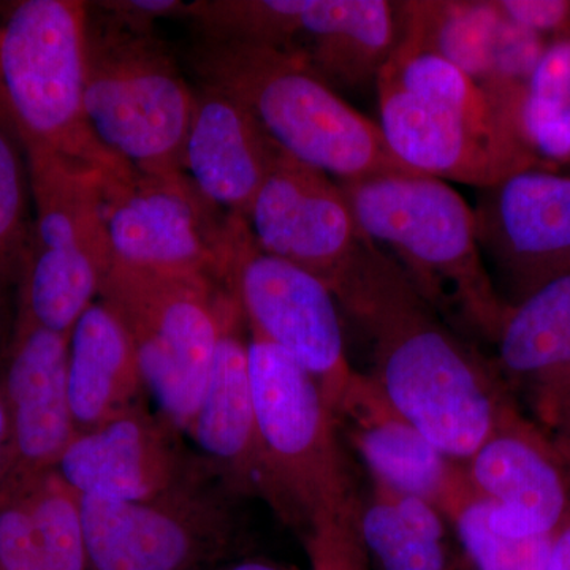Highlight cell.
<instances>
[{
    "instance_id": "obj_1",
    "label": "cell",
    "mask_w": 570,
    "mask_h": 570,
    "mask_svg": "<svg viewBox=\"0 0 570 570\" xmlns=\"http://www.w3.org/2000/svg\"><path fill=\"white\" fill-rule=\"evenodd\" d=\"M333 295L370 340V379L385 406L450 459L464 463L519 414L493 360L439 316L370 242Z\"/></svg>"
},
{
    "instance_id": "obj_2",
    "label": "cell",
    "mask_w": 570,
    "mask_h": 570,
    "mask_svg": "<svg viewBox=\"0 0 570 570\" xmlns=\"http://www.w3.org/2000/svg\"><path fill=\"white\" fill-rule=\"evenodd\" d=\"M249 373L266 504L302 534L316 570H354L363 497L324 393L292 356L250 333Z\"/></svg>"
},
{
    "instance_id": "obj_3",
    "label": "cell",
    "mask_w": 570,
    "mask_h": 570,
    "mask_svg": "<svg viewBox=\"0 0 570 570\" xmlns=\"http://www.w3.org/2000/svg\"><path fill=\"white\" fill-rule=\"evenodd\" d=\"M340 184L367 242L428 305L461 336L494 346L510 306L483 261L466 200L449 183L420 174Z\"/></svg>"
},
{
    "instance_id": "obj_4",
    "label": "cell",
    "mask_w": 570,
    "mask_h": 570,
    "mask_svg": "<svg viewBox=\"0 0 570 570\" xmlns=\"http://www.w3.org/2000/svg\"><path fill=\"white\" fill-rule=\"evenodd\" d=\"M194 63L204 82L245 105L279 151L336 181L415 174L390 151L379 124L343 99L302 51L204 37Z\"/></svg>"
},
{
    "instance_id": "obj_5",
    "label": "cell",
    "mask_w": 570,
    "mask_h": 570,
    "mask_svg": "<svg viewBox=\"0 0 570 570\" xmlns=\"http://www.w3.org/2000/svg\"><path fill=\"white\" fill-rule=\"evenodd\" d=\"M376 86L379 127L409 170L485 189L539 167L493 96L438 55L397 40Z\"/></svg>"
},
{
    "instance_id": "obj_6",
    "label": "cell",
    "mask_w": 570,
    "mask_h": 570,
    "mask_svg": "<svg viewBox=\"0 0 570 570\" xmlns=\"http://www.w3.org/2000/svg\"><path fill=\"white\" fill-rule=\"evenodd\" d=\"M88 24L80 0L10 3L0 22V127L22 151L56 154L107 190L137 170L97 138L86 115Z\"/></svg>"
},
{
    "instance_id": "obj_7",
    "label": "cell",
    "mask_w": 570,
    "mask_h": 570,
    "mask_svg": "<svg viewBox=\"0 0 570 570\" xmlns=\"http://www.w3.org/2000/svg\"><path fill=\"white\" fill-rule=\"evenodd\" d=\"M85 105L97 138L135 170L184 174L195 91L153 31L89 10Z\"/></svg>"
},
{
    "instance_id": "obj_8",
    "label": "cell",
    "mask_w": 570,
    "mask_h": 570,
    "mask_svg": "<svg viewBox=\"0 0 570 570\" xmlns=\"http://www.w3.org/2000/svg\"><path fill=\"white\" fill-rule=\"evenodd\" d=\"M36 217L18 276L20 321L70 335L112 268L102 181L56 156L24 151Z\"/></svg>"
},
{
    "instance_id": "obj_9",
    "label": "cell",
    "mask_w": 570,
    "mask_h": 570,
    "mask_svg": "<svg viewBox=\"0 0 570 570\" xmlns=\"http://www.w3.org/2000/svg\"><path fill=\"white\" fill-rule=\"evenodd\" d=\"M224 284L112 265L100 299L132 337L146 393L186 436L204 396L219 337Z\"/></svg>"
},
{
    "instance_id": "obj_10",
    "label": "cell",
    "mask_w": 570,
    "mask_h": 570,
    "mask_svg": "<svg viewBox=\"0 0 570 570\" xmlns=\"http://www.w3.org/2000/svg\"><path fill=\"white\" fill-rule=\"evenodd\" d=\"M224 285L235 296L250 335L305 367L340 423L366 395L371 381L348 362L333 292L306 269L262 250L246 219L238 216Z\"/></svg>"
},
{
    "instance_id": "obj_11",
    "label": "cell",
    "mask_w": 570,
    "mask_h": 570,
    "mask_svg": "<svg viewBox=\"0 0 570 570\" xmlns=\"http://www.w3.org/2000/svg\"><path fill=\"white\" fill-rule=\"evenodd\" d=\"M242 499L216 474L149 501L81 498L88 570H212L239 540Z\"/></svg>"
},
{
    "instance_id": "obj_12",
    "label": "cell",
    "mask_w": 570,
    "mask_h": 570,
    "mask_svg": "<svg viewBox=\"0 0 570 570\" xmlns=\"http://www.w3.org/2000/svg\"><path fill=\"white\" fill-rule=\"evenodd\" d=\"M112 265L224 284L234 214L213 205L186 174L145 175L105 190Z\"/></svg>"
},
{
    "instance_id": "obj_13",
    "label": "cell",
    "mask_w": 570,
    "mask_h": 570,
    "mask_svg": "<svg viewBox=\"0 0 570 570\" xmlns=\"http://www.w3.org/2000/svg\"><path fill=\"white\" fill-rule=\"evenodd\" d=\"M474 216L483 261L505 305L570 275V176L517 171L479 189Z\"/></svg>"
},
{
    "instance_id": "obj_14",
    "label": "cell",
    "mask_w": 570,
    "mask_h": 570,
    "mask_svg": "<svg viewBox=\"0 0 570 570\" xmlns=\"http://www.w3.org/2000/svg\"><path fill=\"white\" fill-rule=\"evenodd\" d=\"M246 223L262 250L306 269L332 292L367 246L341 184L283 151Z\"/></svg>"
},
{
    "instance_id": "obj_15",
    "label": "cell",
    "mask_w": 570,
    "mask_h": 570,
    "mask_svg": "<svg viewBox=\"0 0 570 570\" xmlns=\"http://www.w3.org/2000/svg\"><path fill=\"white\" fill-rule=\"evenodd\" d=\"M184 438L159 412L138 407L77 433L56 471L81 498L149 501L214 474Z\"/></svg>"
},
{
    "instance_id": "obj_16",
    "label": "cell",
    "mask_w": 570,
    "mask_h": 570,
    "mask_svg": "<svg viewBox=\"0 0 570 570\" xmlns=\"http://www.w3.org/2000/svg\"><path fill=\"white\" fill-rule=\"evenodd\" d=\"M487 521L509 538L557 534L570 517V460L557 438L521 412L463 463Z\"/></svg>"
},
{
    "instance_id": "obj_17",
    "label": "cell",
    "mask_w": 570,
    "mask_h": 570,
    "mask_svg": "<svg viewBox=\"0 0 570 570\" xmlns=\"http://www.w3.org/2000/svg\"><path fill=\"white\" fill-rule=\"evenodd\" d=\"M397 10L401 40L459 67L499 105L524 91L549 47L510 21L497 0H407Z\"/></svg>"
},
{
    "instance_id": "obj_18",
    "label": "cell",
    "mask_w": 570,
    "mask_h": 570,
    "mask_svg": "<svg viewBox=\"0 0 570 570\" xmlns=\"http://www.w3.org/2000/svg\"><path fill=\"white\" fill-rule=\"evenodd\" d=\"M246 318L223 287L219 337L208 382L186 438L214 474L239 498L265 501L266 483L249 373Z\"/></svg>"
},
{
    "instance_id": "obj_19",
    "label": "cell",
    "mask_w": 570,
    "mask_h": 570,
    "mask_svg": "<svg viewBox=\"0 0 570 570\" xmlns=\"http://www.w3.org/2000/svg\"><path fill=\"white\" fill-rule=\"evenodd\" d=\"M67 360L69 335L17 318L0 377L10 426L9 478L56 469L77 436L67 389Z\"/></svg>"
},
{
    "instance_id": "obj_20",
    "label": "cell",
    "mask_w": 570,
    "mask_h": 570,
    "mask_svg": "<svg viewBox=\"0 0 570 570\" xmlns=\"http://www.w3.org/2000/svg\"><path fill=\"white\" fill-rule=\"evenodd\" d=\"M279 153L234 96L208 82L195 89L184 174L213 205L246 219Z\"/></svg>"
},
{
    "instance_id": "obj_21",
    "label": "cell",
    "mask_w": 570,
    "mask_h": 570,
    "mask_svg": "<svg viewBox=\"0 0 570 570\" xmlns=\"http://www.w3.org/2000/svg\"><path fill=\"white\" fill-rule=\"evenodd\" d=\"M499 374L543 428L570 407V275L510 306L497 337Z\"/></svg>"
},
{
    "instance_id": "obj_22",
    "label": "cell",
    "mask_w": 570,
    "mask_h": 570,
    "mask_svg": "<svg viewBox=\"0 0 570 570\" xmlns=\"http://www.w3.org/2000/svg\"><path fill=\"white\" fill-rule=\"evenodd\" d=\"M340 426H346L371 480L396 493L422 499L449 521L474 494L463 463L450 459L393 414L374 384L365 400L340 420Z\"/></svg>"
},
{
    "instance_id": "obj_23",
    "label": "cell",
    "mask_w": 570,
    "mask_h": 570,
    "mask_svg": "<svg viewBox=\"0 0 570 570\" xmlns=\"http://www.w3.org/2000/svg\"><path fill=\"white\" fill-rule=\"evenodd\" d=\"M0 570H88L81 498L56 469L3 482Z\"/></svg>"
},
{
    "instance_id": "obj_24",
    "label": "cell",
    "mask_w": 570,
    "mask_h": 570,
    "mask_svg": "<svg viewBox=\"0 0 570 570\" xmlns=\"http://www.w3.org/2000/svg\"><path fill=\"white\" fill-rule=\"evenodd\" d=\"M67 389L77 433L148 406L132 337L102 299L71 328Z\"/></svg>"
},
{
    "instance_id": "obj_25",
    "label": "cell",
    "mask_w": 570,
    "mask_h": 570,
    "mask_svg": "<svg viewBox=\"0 0 570 570\" xmlns=\"http://www.w3.org/2000/svg\"><path fill=\"white\" fill-rule=\"evenodd\" d=\"M400 37L397 2L311 0L303 55L333 88L376 82Z\"/></svg>"
},
{
    "instance_id": "obj_26",
    "label": "cell",
    "mask_w": 570,
    "mask_h": 570,
    "mask_svg": "<svg viewBox=\"0 0 570 570\" xmlns=\"http://www.w3.org/2000/svg\"><path fill=\"white\" fill-rule=\"evenodd\" d=\"M373 482L363 497L360 539L381 570H448V519L428 502Z\"/></svg>"
},
{
    "instance_id": "obj_27",
    "label": "cell",
    "mask_w": 570,
    "mask_h": 570,
    "mask_svg": "<svg viewBox=\"0 0 570 570\" xmlns=\"http://www.w3.org/2000/svg\"><path fill=\"white\" fill-rule=\"evenodd\" d=\"M513 127L539 167L570 163V36L540 56L513 110Z\"/></svg>"
},
{
    "instance_id": "obj_28",
    "label": "cell",
    "mask_w": 570,
    "mask_h": 570,
    "mask_svg": "<svg viewBox=\"0 0 570 570\" xmlns=\"http://www.w3.org/2000/svg\"><path fill=\"white\" fill-rule=\"evenodd\" d=\"M450 523L479 570H549L554 534L509 538L487 521L485 502L472 494Z\"/></svg>"
},
{
    "instance_id": "obj_29",
    "label": "cell",
    "mask_w": 570,
    "mask_h": 570,
    "mask_svg": "<svg viewBox=\"0 0 570 570\" xmlns=\"http://www.w3.org/2000/svg\"><path fill=\"white\" fill-rule=\"evenodd\" d=\"M22 156L17 138L0 127V285L17 283L31 234V181Z\"/></svg>"
},
{
    "instance_id": "obj_30",
    "label": "cell",
    "mask_w": 570,
    "mask_h": 570,
    "mask_svg": "<svg viewBox=\"0 0 570 570\" xmlns=\"http://www.w3.org/2000/svg\"><path fill=\"white\" fill-rule=\"evenodd\" d=\"M510 21L547 43L570 36V0H497Z\"/></svg>"
},
{
    "instance_id": "obj_31",
    "label": "cell",
    "mask_w": 570,
    "mask_h": 570,
    "mask_svg": "<svg viewBox=\"0 0 570 570\" xmlns=\"http://www.w3.org/2000/svg\"><path fill=\"white\" fill-rule=\"evenodd\" d=\"M189 3L179 0H107L89 3L104 20L132 31H153L154 22L164 18L186 17Z\"/></svg>"
},
{
    "instance_id": "obj_32",
    "label": "cell",
    "mask_w": 570,
    "mask_h": 570,
    "mask_svg": "<svg viewBox=\"0 0 570 570\" xmlns=\"http://www.w3.org/2000/svg\"><path fill=\"white\" fill-rule=\"evenodd\" d=\"M549 570H570V517L554 534Z\"/></svg>"
},
{
    "instance_id": "obj_33",
    "label": "cell",
    "mask_w": 570,
    "mask_h": 570,
    "mask_svg": "<svg viewBox=\"0 0 570 570\" xmlns=\"http://www.w3.org/2000/svg\"><path fill=\"white\" fill-rule=\"evenodd\" d=\"M11 469V441L9 417H7L6 404L0 392V489L9 478Z\"/></svg>"
},
{
    "instance_id": "obj_34",
    "label": "cell",
    "mask_w": 570,
    "mask_h": 570,
    "mask_svg": "<svg viewBox=\"0 0 570 570\" xmlns=\"http://www.w3.org/2000/svg\"><path fill=\"white\" fill-rule=\"evenodd\" d=\"M547 430L553 433L558 444L561 445V449L564 450L566 455H568L570 460V407L564 409L557 417L551 420Z\"/></svg>"
},
{
    "instance_id": "obj_35",
    "label": "cell",
    "mask_w": 570,
    "mask_h": 570,
    "mask_svg": "<svg viewBox=\"0 0 570 570\" xmlns=\"http://www.w3.org/2000/svg\"><path fill=\"white\" fill-rule=\"evenodd\" d=\"M212 570H285L273 562L264 560H242L236 562H228V564L214 568Z\"/></svg>"
}]
</instances>
